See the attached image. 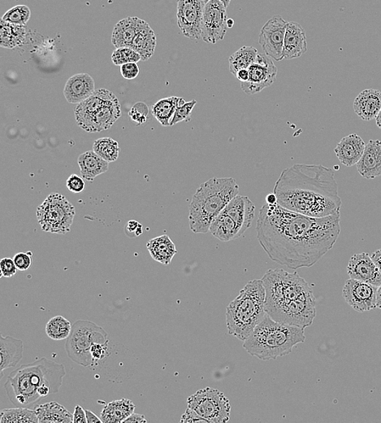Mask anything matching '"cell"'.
I'll use <instances>...</instances> for the list:
<instances>
[{
  "label": "cell",
  "mask_w": 381,
  "mask_h": 423,
  "mask_svg": "<svg viewBox=\"0 0 381 423\" xmlns=\"http://www.w3.org/2000/svg\"><path fill=\"white\" fill-rule=\"evenodd\" d=\"M121 74L124 79L133 80L139 75V68L137 63H128L121 66Z\"/></svg>",
  "instance_id": "46"
},
{
  "label": "cell",
  "mask_w": 381,
  "mask_h": 423,
  "mask_svg": "<svg viewBox=\"0 0 381 423\" xmlns=\"http://www.w3.org/2000/svg\"><path fill=\"white\" fill-rule=\"evenodd\" d=\"M26 26H18L9 23L3 19L0 21V46L4 48H18L26 40Z\"/></svg>",
  "instance_id": "32"
},
{
  "label": "cell",
  "mask_w": 381,
  "mask_h": 423,
  "mask_svg": "<svg viewBox=\"0 0 381 423\" xmlns=\"http://www.w3.org/2000/svg\"><path fill=\"white\" fill-rule=\"evenodd\" d=\"M31 9L26 5H18V6L9 10L3 16L2 19L11 24L26 26L31 18Z\"/></svg>",
  "instance_id": "38"
},
{
  "label": "cell",
  "mask_w": 381,
  "mask_h": 423,
  "mask_svg": "<svg viewBox=\"0 0 381 423\" xmlns=\"http://www.w3.org/2000/svg\"><path fill=\"white\" fill-rule=\"evenodd\" d=\"M375 123H377V126L381 130V110L380 111L377 118H375Z\"/></svg>",
  "instance_id": "56"
},
{
  "label": "cell",
  "mask_w": 381,
  "mask_h": 423,
  "mask_svg": "<svg viewBox=\"0 0 381 423\" xmlns=\"http://www.w3.org/2000/svg\"><path fill=\"white\" fill-rule=\"evenodd\" d=\"M188 408L207 423H226L231 419V405L226 395L217 389H200L187 400Z\"/></svg>",
  "instance_id": "12"
},
{
  "label": "cell",
  "mask_w": 381,
  "mask_h": 423,
  "mask_svg": "<svg viewBox=\"0 0 381 423\" xmlns=\"http://www.w3.org/2000/svg\"><path fill=\"white\" fill-rule=\"evenodd\" d=\"M93 151L109 163H114L119 158V143L111 138H102L95 141Z\"/></svg>",
  "instance_id": "36"
},
{
  "label": "cell",
  "mask_w": 381,
  "mask_h": 423,
  "mask_svg": "<svg viewBox=\"0 0 381 423\" xmlns=\"http://www.w3.org/2000/svg\"><path fill=\"white\" fill-rule=\"evenodd\" d=\"M94 343H109L108 333L93 322L78 320L72 324L65 348L67 355L74 363L83 367H89L94 365L91 353Z\"/></svg>",
  "instance_id": "10"
},
{
  "label": "cell",
  "mask_w": 381,
  "mask_h": 423,
  "mask_svg": "<svg viewBox=\"0 0 381 423\" xmlns=\"http://www.w3.org/2000/svg\"><path fill=\"white\" fill-rule=\"evenodd\" d=\"M210 0H205V2H209ZM219 1L222 2L223 4H225V6L226 8H228L229 6V4H231V0H219Z\"/></svg>",
  "instance_id": "57"
},
{
  "label": "cell",
  "mask_w": 381,
  "mask_h": 423,
  "mask_svg": "<svg viewBox=\"0 0 381 423\" xmlns=\"http://www.w3.org/2000/svg\"><path fill=\"white\" fill-rule=\"evenodd\" d=\"M141 60V55L131 48H116L111 55V60L115 65L121 66L128 63H138Z\"/></svg>",
  "instance_id": "39"
},
{
  "label": "cell",
  "mask_w": 381,
  "mask_h": 423,
  "mask_svg": "<svg viewBox=\"0 0 381 423\" xmlns=\"http://www.w3.org/2000/svg\"><path fill=\"white\" fill-rule=\"evenodd\" d=\"M38 423H72L74 414L58 402L37 405L35 407Z\"/></svg>",
  "instance_id": "29"
},
{
  "label": "cell",
  "mask_w": 381,
  "mask_h": 423,
  "mask_svg": "<svg viewBox=\"0 0 381 423\" xmlns=\"http://www.w3.org/2000/svg\"><path fill=\"white\" fill-rule=\"evenodd\" d=\"M307 51V35L304 28L297 22H288L284 40V59L300 57Z\"/></svg>",
  "instance_id": "22"
},
{
  "label": "cell",
  "mask_w": 381,
  "mask_h": 423,
  "mask_svg": "<svg viewBox=\"0 0 381 423\" xmlns=\"http://www.w3.org/2000/svg\"><path fill=\"white\" fill-rule=\"evenodd\" d=\"M147 248L151 258L162 265H170L177 253L176 245L167 235L150 239L147 244Z\"/></svg>",
  "instance_id": "28"
},
{
  "label": "cell",
  "mask_w": 381,
  "mask_h": 423,
  "mask_svg": "<svg viewBox=\"0 0 381 423\" xmlns=\"http://www.w3.org/2000/svg\"><path fill=\"white\" fill-rule=\"evenodd\" d=\"M235 77H236L241 82H248L250 77L248 69L239 70Z\"/></svg>",
  "instance_id": "51"
},
{
  "label": "cell",
  "mask_w": 381,
  "mask_h": 423,
  "mask_svg": "<svg viewBox=\"0 0 381 423\" xmlns=\"http://www.w3.org/2000/svg\"><path fill=\"white\" fill-rule=\"evenodd\" d=\"M365 147L366 143L363 139L356 133H352L341 139L334 152L341 163L350 167L357 165L360 161Z\"/></svg>",
  "instance_id": "24"
},
{
  "label": "cell",
  "mask_w": 381,
  "mask_h": 423,
  "mask_svg": "<svg viewBox=\"0 0 381 423\" xmlns=\"http://www.w3.org/2000/svg\"><path fill=\"white\" fill-rule=\"evenodd\" d=\"M316 300L312 289L296 300L267 314L281 324L304 328L310 326L316 316Z\"/></svg>",
  "instance_id": "13"
},
{
  "label": "cell",
  "mask_w": 381,
  "mask_h": 423,
  "mask_svg": "<svg viewBox=\"0 0 381 423\" xmlns=\"http://www.w3.org/2000/svg\"><path fill=\"white\" fill-rule=\"evenodd\" d=\"M377 308L381 309V285L377 289Z\"/></svg>",
  "instance_id": "55"
},
{
  "label": "cell",
  "mask_w": 381,
  "mask_h": 423,
  "mask_svg": "<svg viewBox=\"0 0 381 423\" xmlns=\"http://www.w3.org/2000/svg\"><path fill=\"white\" fill-rule=\"evenodd\" d=\"M304 328L281 324L267 314L245 339L243 348L263 361L275 360L292 353L306 339Z\"/></svg>",
  "instance_id": "5"
},
{
  "label": "cell",
  "mask_w": 381,
  "mask_h": 423,
  "mask_svg": "<svg viewBox=\"0 0 381 423\" xmlns=\"http://www.w3.org/2000/svg\"><path fill=\"white\" fill-rule=\"evenodd\" d=\"M249 80L241 82V88L248 94H255L276 82L277 68L267 55H258L255 62L249 68Z\"/></svg>",
  "instance_id": "16"
},
{
  "label": "cell",
  "mask_w": 381,
  "mask_h": 423,
  "mask_svg": "<svg viewBox=\"0 0 381 423\" xmlns=\"http://www.w3.org/2000/svg\"><path fill=\"white\" fill-rule=\"evenodd\" d=\"M262 282L266 292V314L282 307L311 289L298 273L291 274L282 269L267 270Z\"/></svg>",
  "instance_id": "9"
},
{
  "label": "cell",
  "mask_w": 381,
  "mask_h": 423,
  "mask_svg": "<svg viewBox=\"0 0 381 423\" xmlns=\"http://www.w3.org/2000/svg\"><path fill=\"white\" fill-rule=\"evenodd\" d=\"M91 353L94 365L98 364L99 361H104L106 356L109 355V343H94L92 344Z\"/></svg>",
  "instance_id": "42"
},
{
  "label": "cell",
  "mask_w": 381,
  "mask_h": 423,
  "mask_svg": "<svg viewBox=\"0 0 381 423\" xmlns=\"http://www.w3.org/2000/svg\"><path fill=\"white\" fill-rule=\"evenodd\" d=\"M266 202L269 205L277 204L278 199L277 197L276 196V194L274 192L267 194L266 197Z\"/></svg>",
  "instance_id": "54"
},
{
  "label": "cell",
  "mask_w": 381,
  "mask_h": 423,
  "mask_svg": "<svg viewBox=\"0 0 381 423\" xmlns=\"http://www.w3.org/2000/svg\"><path fill=\"white\" fill-rule=\"evenodd\" d=\"M226 9L219 0L206 3L201 22V38L204 42L215 44L225 38L228 28Z\"/></svg>",
  "instance_id": "14"
},
{
  "label": "cell",
  "mask_w": 381,
  "mask_h": 423,
  "mask_svg": "<svg viewBox=\"0 0 381 423\" xmlns=\"http://www.w3.org/2000/svg\"><path fill=\"white\" fill-rule=\"evenodd\" d=\"M196 104H197V101L193 99L192 101L186 102L182 105L178 106L175 114L173 116L170 126H175L179 123V122L189 121L192 119V111Z\"/></svg>",
  "instance_id": "40"
},
{
  "label": "cell",
  "mask_w": 381,
  "mask_h": 423,
  "mask_svg": "<svg viewBox=\"0 0 381 423\" xmlns=\"http://www.w3.org/2000/svg\"><path fill=\"white\" fill-rule=\"evenodd\" d=\"M121 116L118 99L106 89L95 91L91 97L78 104L75 109L77 125L89 133L110 129Z\"/></svg>",
  "instance_id": "7"
},
{
  "label": "cell",
  "mask_w": 381,
  "mask_h": 423,
  "mask_svg": "<svg viewBox=\"0 0 381 423\" xmlns=\"http://www.w3.org/2000/svg\"><path fill=\"white\" fill-rule=\"evenodd\" d=\"M258 55H259V53L254 47L244 46L241 48L228 59L229 71L235 76L239 70L248 69L256 60Z\"/></svg>",
  "instance_id": "34"
},
{
  "label": "cell",
  "mask_w": 381,
  "mask_h": 423,
  "mask_svg": "<svg viewBox=\"0 0 381 423\" xmlns=\"http://www.w3.org/2000/svg\"><path fill=\"white\" fill-rule=\"evenodd\" d=\"M255 206L248 197H235L213 221L209 231L222 242L244 235L255 218Z\"/></svg>",
  "instance_id": "8"
},
{
  "label": "cell",
  "mask_w": 381,
  "mask_h": 423,
  "mask_svg": "<svg viewBox=\"0 0 381 423\" xmlns=\"http://www.w3.org/2000/svg\"><path fill=\"white\" fill-rule=\"evenodd\" d=\"M145 423L148 422L147 419L143 414H132L130 417L126 419L123 423Z\"/></svg>",
  "instance_id": "50"
},
{
  "label": "cell",
  "mask_w": 381,
  "mask_h": 423,
  "mask_svg": "<svg viewBox=\"0 0 381 423\" xmlns=\"http://www.w3.org/2000/svg\"><path fill=\"white\" fill-rule=\"evenodd\" d=\"M148 114L149 109L148 105L139 102L133 106L130 113H128V116H131V119L136 122L138 126H141L145 124V121H147Z\"/></svg>",
  "instance_id": "41"
},
{
  "label": "cell",
  "mask_w": 381,
  "mask_h": 423,
  "mask_svg": "<svg viewBox=\"0 0 381 423\" xmlns=\"http://www.w3.org/2000/svg\"><path fill=\"white\" fill-rule=\"evenodd\" d=\"M355 113L363 121H371L377 118L381 110V92L374 89L363 91L355 98Z\"/></svg>",
  "instance_id": "25"
},
{
  "label": "cell",
  "mask_w": 381,
  "mask_h": 423,
  "mask_svg": "<svg viewBox=\"0 0 381 423\" xmlns=\"http://www.w3.org/2000/svg\"><path fill=\"white\" fill-rule=\"evenodd\" d=\"M136 406L132 400L123 398L114 400L106 405L101 412L100 419L105 423H121L134 413Z\"/></svg>",
  "instance_id": "30"
},
{
  "label": "cell",
  "mask_w": 381,
  "mask_h": 423,
  "mask_svg": "<svg viewBox=\"0 0 381 423\" xmlns=\"http://www.w3.org/2000/svg\"><path fill=\"white\" fill-rule=\"evenodd\" d=\"M335 172L322 165L295 164L282 171L273 192L285 209L312 218L341 214Z\"/></svg>",
  "instance_id": "2"
},
{
  "label": "cell",
  "mask_w": 381,
  "mask_h": 423,
  "mask_svg": "<svg viewBox=\"0 0 381 423\" xmlns=\"http://www.w3.org/2000/svg\"><path fill=\"white\" fill-rule=\"evenodd\" d=\"M378 287L353 280H347L343 288L346 302L360 313L377 308Z\"/></svg>",
  "instance_id": "18"
},
{
  "label": "cell",
  "mask_w": 381,
  "mask_h": 423,
  "mask_svg": "<svg viewBox=\"0 0 381 423\" xmlns=\"http://www.w3.org/2000/svg\"><path fill=\"white\" fill-rule=\"evenodd\" d=\"M65 367L46 358L24 364L8 377L4 384L8 399L16 407H31L63 385Z\"/></svg>",
  "instance_id": "3"
},
{
  "label": "cell",
  "mask_w": 381,
  "mask_h": 423,
  "mask_svg": "<svg viewBox=\"0 0 381 423\" xmlns=\"http://www.w3.org/2000/svg\"><path fill=\"white\" fill-rule=\"evenodd\" d=\"M356 165L364 179L374 180L381 176V141H370Z\"/></svg>",
  "instance_id": "21"
},
{
  "label": "cell",
  "mask_w": 381,
  "mask_h": 423,
  "mask_svg": "<svg viewBox=\"0 0 381 423\" xmlns=\"http://www.w3.org/2000/svg\"><path fill=\"white\" fill-rule=\"evenodd\" d=\"M18 270L13 259L6 258H3L1 261H0V271H1V275H0V277L12 278L16 275Z\"/></svg>",
  "instance_id": "44"
},
{
  "label": "cell",
  "mask_w": 381,
  "mask_h": 423,
  "mask_svg": "<svg viewBox=\"0 0 381 423\" xmlns=\"http://www.w3.org/2000/svg\"><path fill=\"white\" fill-rule=\"evenodd\" d=\"M72 325L62 316L53 317L46 326L47 335L53 341H64L69 338Z\"/></svg>",
  "instance_id": "37"
},
{
  "label": "cell",
  "mask_w": 381,
  "mask_h": 423,
  "mask_svg": "<svg viewBox=\"0 0 381 423\" xmlns=\"http://www.w3.org/2000/svg\"><path fill=\"white\" fill-rule=\"evenodd\" d=\"M184 103L186 101L181 97H171L162 99L153 106L151 112L162 126H170L178 106Z\"/></svg>",
  "instance_id": "33"
},
{
  "label": "cell",
  "mask_w": 381,
  "mask_h": 423,
  "mask_svg": "<svg viewBox=\"0 0 381 423\" xmlns=\"http://www.w3.org/2000/svg\"><path fill=\"white\" fill-rule=\"evenodd\" d=\"M156 44L155 33L147 22L134 38L131 48L141 55V60L145 61L154 55Z\"/></svg>",
  "instance_id": "31"
},
{
  "label": "cell",
  "mask_w": 381,
  "mask_h": 423,
  "mask_svg": "<svg viewBox=\"0 0 381 423\" xmlns=\"http://www.w3.org/2000/svg\"><path fill=\"white\" fill-rule=\"evenodd\" d=\"M23 354L24 342L21 339L0 334V378H3L5 370L18 366Z\"/></svg>",
  "instance_id": "23"
},
{
  "label": "cell",
  "mask_w": 381,
  "mask_h": 423,
  "mask_svg": "<svg viewBox=\"0 0 381 423\" xmlns=\"http://www.w3.org/2000/svg\"><path fill=\"white\" fill-rule=\"evenodd\" d=\"M372 259L373 260L374 263L378 267L379 270L381 273V249L377 250V251L374 252L371 256Z\"/></svg>",
  "instance_id": "53"
},
{
  "label": "cell",
  "mask_w": 381,
  "mask_h": 423,
  "mask_svg": "<svg viewBox=\"0 0 381 423\" xmlns=\"http://www.w3.org/2000/svg\"><path fill=\"white\" fill-rule=\"evenodd\" d=\"M147 23L138 18H127L117 23L111 35V43L116 48H131L134 38Z\"/></svg>",
  "instance_id": "26"
},
{
  "label": "cell",
  "mask_w": 381,
  "mask_h": 423,
  "mask_svg": "<svg viewBox=\"0 0 381 423\" xmlns=\"http://www.w3.org/2000/svg\"><path fill=\"white\" fill-rule=\"evenodd\" d=\"M287 23L281 15L274 16L263 26L260 33L259 43L263 52L276 61L284 59V40Z\"/></svg>",
  "instance_id": "17"
},
{
  "label": "cell",
  "mask_w": 381,
  "mask_h": 423,
  "mask_svg": "<svg viewBox=\"0 0 381 423\" xmlns=\"http://www.w3.org/2000/svg\"><path fill=\"white\" fill-rule=\"evenodd\" d=\"M227 25L228 28H232L233 26V21L232 19H228Z\"/></svg>",
  "instance_id": "58"
},
{
  "label": "cell",
  "mask_w": 381,
  "mask_h": 423,
  "mask_svg": "<svg viewBox=\"0 0 381 423\" xmlns=\"http://www.w3.org/2000/svg\"><path fill=\"white\" fill-rule=\"evenodd\" d=\"M265 288L262 280L249 282L228 305L226 324L229 335L245 341L267 315Z\"/></svg>",
  "instance_id": "6"
},
{
  "label": "cell",
  "mask_w": 381,
  "mask_h": 423,
  "mask_svg": "<svg viewBox=\"0 0 381 423\" xmlns=\"http://www.w3.org/2000/svg\"><path fill=\"white\" fill-rule=\"evenodd\" d=\"M78 165L84 180L93 182L95 177L104 174L109 169V161L105 160L94 151L84 153L78 157Z\"/></svg>",
  "instance_id": "27"
},
{
  "label": "cell",
  "mask_w": 381,
  "mask_h": 423,
  "mask_svg": "<svg viewBox=\"0 0 381 423\" xmlns=\"http://www.w3.org/2000/svg\"><path fill=\"white\" fill-rule=\"evenodd\" d=\"M87 423H101L103 422L97 415H95L93 412L86 410Z\"/></svg>",
  "instance_id": "52"
},
{
  "label": "cell",
  "mask_w": 381,
  "mask_h": 423,
  "mask_svg": "<svg viewBox=\"0 0 381 423\" xmlns=\"http://www.w3.org/2000/svg\"><path fill=\"white\" fill-rule=\"evenodd\" d=\"M126 233L128 237L134 238L141 236L143 234V226L137 221H130L126 228Z\"/></svg>",
  "instance_id": "47"
},
{
  "label": "cell",
  "mask_w": 381,
  "mask_h": 423,
  "mask_svg": "<svg viewBox=\"0 0 381 423\" xmlns=\"http://www.w3.org/2000/svg\"><path fill=\"white\" fill-rule=\"evenodd\" d=\"M347 273L353 280L367 282L375 287L381 285V273L371 256L368 253L353 256L347 267Z\"/></svg>",
  "instance_id": "19"
},
{
  "label": "cell",
  "mask_w": 381,
  "mask_h": 423,
  "mask_svg": "<svg viewBox=\"0 0 381 423\" xmlns=\"http://www.w3.org/2000/svg\"><path fill=\"white\" fill-rule=\"evenodd\" d=\"M239 194L233 177H212L201 185L189 204V228L195 234H206L226 205Z\"/></svg>",
  "instance_id": "4"
},
{
  "label": "cell",
  "mask_w": 381,
  "mask_h": 423,
  "mask_svg": "<svg viewBox=\"0 0 381 423\" xmlns=\"http://www.w3.org/2000/svg\"><path fill=\"white\" fill-rule=\"evenodd\" d=\"M340 221V214L312 218L266 204L257 220V239L269 258L295 270L316 264L333 248Z\"/></svg>",
  "instance_id": "1"
},
{
  "label": "cell",
  "mask_w": 381,
  "mask_h": 423,
  "mask_svg": "<svg viewBox=\"0 0 381 423\" xmlns=\"http://www.w3.org/2000/svg\"><path fill=\"white\" fill-rule=\"evenodd\" d=\"M66 186L72 193H80L86 189V183L83 177L77 175L70 176L67 180Z\"/></svg>",
  "instance_id": "45"
},
{
  "label": "cell",
  "mask_w": 381,
  "mask_h": 423,
  "mask_svg": "<svg viewBox=\"0 0 381 423\" xmlns=\"http://www.w3.org/2000/svg\"><path fill=\"white\" fill-rule=\"evenodd\" d=\"M76 210L63 194H50L37 209V219L45 232L65 235L71 231Z\"/></svg>",
  "instance_id": "11"
},
{
  "label": "cell",
  "mask_w": 381,
  "mask_h": 423,
  "mask_svg": "<svg viewBox=\"0 0 381 423\" xmlns=\"http://www.w3.org/2000/svg\"><path fill=\"white\" fill-rule=\"evenodd\" d=\"M95 92L93 77L88 74H78L67 81L65 97L70 104H78L91 97Z\"/></svg>",
  "instance_id": "20"
},
{
  "label": "cell",
  "mask_w": 381,
  "mask_h": 423,
  "mask_svg": "<svg viewBox=\"0 0 381 423\" xmlns=\"http://www.w3.org/2000/svg\"><path fill=\"white\" fill-rule=\"evenodd\" d=\"M16 268L20 271H26L31 268L33 263L32 253H16L13 258Z\"/></svg>",
  "instance_id": "43"
},
{
  "label": "cell",
  "mask_w": 381,
  "mask_h": 423,
  "mask_svg": "<svg viewBox=\"0 0 381 423\" xmlns=\"http://www.w3.org/2000/svg\"><path fill=\"white\" fill-rule=\"evenodd\" d=\"M72 423H87L86 410L80 405H77L75 407Z\"/></svg>",
  "instance_id": "49"
},
{
  "label": "cell",
  "mask_w": 381,
  "mask_h": 423,
  "mask_svg": "<svg viewBox=\"0 0 381 423\" xmlns=\"http://www.w3.org/2000/svg\"><path fill=\"white\" fill-rule=\"evenodd\" d=\"M182 423H197V422H206L200 415L192 409L188 408L181 419Z\"/></svg>",
  "instance_id": "48"
},
{
  "label": "cell",
  "mask_w": 381,
  "mask_h": 423,
  "mask_svg": "<svg viewBox=\"0 0 381 423\" xmlns=\"http://www.w3.org/2000/svg\"><path fill=\"white\" fill-rule=\"evenodd\" d=\"M0 423H38L35 410L27 407L4 409L0 414Z\"/></svg>",
  "instance_id": "35"
},
{
  "label": "cell",
  "mask_w": 381,
  "mask_h": 423,
  "mask_svg": "<svg viewBox=\"0 0 381 423\" xmlns=\"http://www.w3.org/2000/svg\"><path fill=\"white\" fill-rule=\"evenodd\" d=\"M205 0H177V25L189 40L199 41L201 38Z\"/></svg>",
  "instance_id": "15"
}]
</instances>
